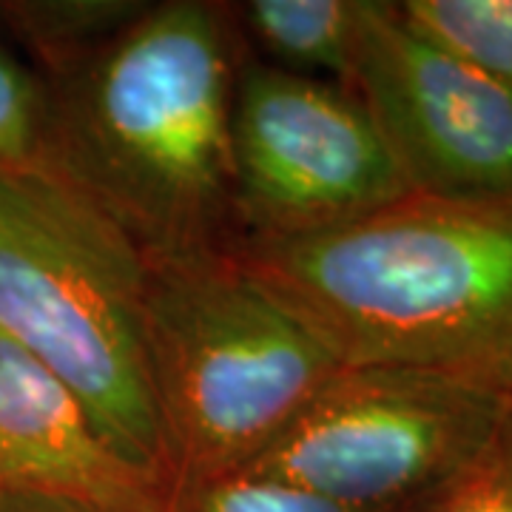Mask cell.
<instances>
[{"label":"cell","instance_id":"1","mask_svg":"<svg viewBox=\"0 0 512 512\" xmlns=\"http://www.w3.org/2000/svg\"><path fill=\"white\" fill-rule=\"evenodd\" d=\"M234 12L165 0L52 74L46 163L143 254L237 248L231 100Z\"/></svg>","mask_w":512,"mask_h":512},{"label":"cell","instance_id":"2","mask_svg":"<svg viewBox=\"0 0 512 512\" xmlns=\"http://www.w3.org/2000/svg\"><path fill=\"white\" fill-rule=\"evenodd\" d=\"M237 254L339 365L512 370V200L407 194Z\"/></svg>","mask_w":512,"mask_h":512},{"label":"cell","instance_id":"3","mask_svg":"<svg viewBox=\"0 0 512 512\" xmlns=\"http://www.w3.org/2000/svg\"><path fill=\"white\" fill-rule=\"evenodd\" d=\"M143 259L148 379L168 481L242 473L342 365L237 248Z\"/></svg>","mask_w":512,"mask_h":512},{"label":"cell","instance_id":"4","mask_svg":"<svg viewBox=\"0 0 512 512\" xmlns=\"http://www.w3.org/2000/svg\"><path fill=\"white\" fill-rule=\"evenodd\" d=\"M143 291V251L77 185L49 163L0 171V333L72 390L120 456L168 481Z\"/></svg>","mask_w":512,"mask_h":512},{"label":"cell","instance_id":"5","mask_svg":"<svg viewBox=\"0 0 512 512\" xmlns=\"http://www.w3.org/2000/svg\"><path fill=\"white\" fill-rule=\"evenodd\" d=\"M512 413V370L342 365L242 473L353 512H404L473 464Z\"/></svg>","mask_w":512,"mask_h":512},{"label":"cell","instance_id":"6","mask_svg":"<svg viewBox=\"0 0 512 512\" xmlns=\"http://www.w3.org/2000/svg\"><path fill=\"white\" fill-rule=\"evenodd\" d=\"M231 163L242 239L328 231L413 194L348 86L262 60H239Z\"/></svg>","mask_w":512,"mask_h":512},{"label":"cell","instance_id":"7","mask_svg":"<svg viewBox=\"0 0 512 512\" xmlns=\"http://www.w3.org/2000/svg\"><path fill=\"white\" fill-rule=\"evenodd\" d=\"M345 86L413 194L512 200V97L416 29L399 3L359 0Z\"/></svg>","mask_w":512,"mask_h":512},{"label":"cell","instance_id":"8","mask_svg":"<svg viewBox=\"0 0 512 512\" xmlns=\"http://www.w3.org/2000/svg\"><path fill=\"white\" fill-rule=\"evenodd\" d=\"M26 495L165 512L168 481L120 456L72 390L0 333V501Z\"/></svg>","mask_w":512,"mask_h":512},{"label":"cell","instance_id":"9","mask_svg":"<svg viewBox=\"0 0 512 512\" xmlns=\"http://www.w3.org/2000/svg\"><path fill=\"white\" fill-rule=\"evenodd\" d=\"M356 15L359 0H248L234 20L276 69L345 86Z\"/></svg>","mask_w":512,"mask_h":512},{"label":"cell","instance_id":"10","mask_svg":"<svg viewBox=\"0 0 512 512\" xmlns=\"http://www.w3.org/2000/svg\"><path fill=\"white\" fill-rule=\"evenodd\" d=\"M146 9V0H23L0 3V18L35 49L52 77L106 46Z\"/></svg>","mask_w":512,"mask_h":512},{"label":"cell","instance_id":"11","mask_svg":"<svg viewBox=\"0 0 512 512\" xmlns=\"http://www.w3.org/2000/svg\"><path fill=\"white\" fill-rule=\"evenodd\" d=\"M399 9L512 97V0H404Z\"/></svg>","mask_w":512,"mask_h":512},{"label":"cell","instance_id":"12","mask_svg":"<svg viewBox=\"0 0 512 512\" xmlns=\"http://www.w3.org/2000/svg\"><path fill=\"white\" fill-rule=\"evenodd\" d=\"M165 512H353L325 498L293 490L251 473L177 481L168 487Z\"/></svg>","mask_w":512,"mask_h":512},{"label":"cell","instance_id":"13","mask_svg":"<svg viewBox=\"0 0 512 512\" xmlns=\"http://www.w3.org/2000/svg\"><path fill=\"white\" fill-rule=\"evenodd\" d=\"M46 83L0 46V171L46 163Z\"/></svg>","mask_w":512,"mask_h":512},{"label":"cell","instance_id":"14","mask_svg":"<svg viewBox=\"0 0 512 512\" xmlns=\"http://www.w3.org/2000/svg\"><path fill=\"white\" fill-rule=\"evenodd\" d=\"M404 512H512V413L473 464Z\"/></svg>","mask_w":512,"mask_h":512},{"label":"cell","instance_id":"15","mask_svg":"<svg viewBox=\"0 0 512 512\" xmlns=\"http://www.w3.org/2000/svg\"><path fill=\"white\" fill-rule=\"evenodd\" d=\"M0 512H114V510L94 507V504H86V501H72V498L26 495V498H6V501H0Z\"/></svg>","mask_w":512,"mask_h":512}]
</instances>
